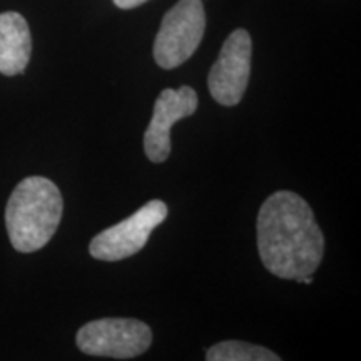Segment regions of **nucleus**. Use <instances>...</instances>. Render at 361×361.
I'll list each match as a JSON object with an SVG mask.
<instances>
[{"label":"nucleus","instance_id":"nucleus-1","mask_svg":"<svg viewBox=\"0 0 361 361\" xmlns=\"http://www.w3.org/2000/svg\"><path fill=\"white\" fill-rule=\"evenodd\" d=\"M258 251L264 268L281 279L313 276L324 255V236L313 211L291 191L271 194L258 214Z\"/></svg>","mask_w":361,"mask_h":361},{"label":"nucleus","instance_id":"nucleus-2","mask_svg":"<svg viewBox=\"0 0 361 361\" xmlns=\"http://www.w3.org/2000/svg\"><path fill=\"white\" fill-rule=\"evenodd\" d=\"M62 211V194L51 179L30 176L20 180L6 207V228L13 250L34 252L44 247L56 234Z\"/></svg>","mask_w":361,"mask_h":361},{"label":"nucleus","instance_id":"nucleus-6","mask_svg":"<svg viewBox=\"0 0 361 361\" xmlns=\"http://www.w3.org/2000/svg\"><path fill=\"white\" fill-rule=\"evenodd\" d=\"M251 37L245 29L229 34L221 47L218 61L207 75V87L221 106H238L245 96L251 72Z\"/></svg>","mask_w":361,"mask_h":361},{"label":"nucleus","instance_id":"nucleus-4","mask_svg":"<svg viewBox=\"0 0 361 361\" xmlns=\"http://www.w3.org/2000/svg\"><path fill=\"white\" fill-rule=\"evenodd\" d=\"M75 343L85 355L128 360L149 350L152 331L146 323L134 318H102L84 324Z\"/></svg>","mask_w":361,"mask_h":361},{"label":"nucleus","instance_id":"nucleus-7","mask_svg":"<svg viewBox=\"0 0 361 361\" xmlns=\"http://www.w3.org/2000/svg\"><path fill=\"white\" fill-rule=\"evenodd\" d=\"M197 94L189 85L179 89H164L157 97L152 119L144 133V151L149 161L164 162L171 154V128L192 116L197 109Z\"/></svg>","mask_w":361,"mask_h":361},{"label":"nucleus","instance_id":"nucleus-3","mask_svg":"<svg viewBox=\"0 0 361 361\" xmlns=\"http://www.w3.org/2000/svg\"><path fill=\"white\" fill-rule=\"evenodd\" d=\"M206 30V12L201 0H179L162 17L152 54L162 69H176L200 47Z\"/></svg>","mask_w":361,"mask_h":361},{"label":"nucleus","instance_id":"nucleus-10","mask_svg":"<svg viewBox=\"0 0 361 361\" xmlns=\"http://www.w3.org/2000/svg\"><path fill=\"white\" fill-rule=\"evenodd\" d=\"M112 2H114L116 7L124 8V11H129V8H135V7L142 6V4L149 2V0H112Z\"/></svg>","mask_w":361,"mask_h":361},{"label":"nucleus","instance_id":"nucleus-8","mask_svg":"<svg viewBox=\"0 0 361 361\" xmlns=\"http://www.w3.org/2000/svg\"><path fill=\"white\" fill-rule=\"evenodd\" d=\"M32 54L29 24L19 12L0 13V74L17 75L25 71Z\"/></svg>","mask_w":361,"mask_h":361},{"label":"nucleus","instance_id":"nucleus-5","mask_svg":"<svg viewBox=\"0 0 361 361\" xmlns=\"http://www.w3.org/2000/svg\"><path fill=\"white\" fill-rule=\"evenodd\" d=\"M168 218V206L159 200L149 201L119 224L104 229L92 238L89 252L99 261L130 258L146 246L152 231Z\"/></svg>","mask_w":361,"mask_h":361},{"label":"nucleus","instance_id":"nucleus-9","mask_svg":"<svg viewBox=\"0 0 361 361\" xmlns=\"http://www.w3.org/2000/svg\"><path fill=\"white\" fill-rule=\"evenodd\" d=\"M207 361H279L281 358L264 346L246 341H223L207 350Z\"/></svg>","mask_w":361,"mask_h":361}]
</instances>
